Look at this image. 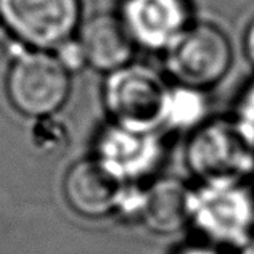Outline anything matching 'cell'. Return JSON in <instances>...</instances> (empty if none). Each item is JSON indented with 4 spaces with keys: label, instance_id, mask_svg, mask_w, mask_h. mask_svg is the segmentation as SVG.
I'll return each mask as SVG.
<instances>
[{
    "label": "cell",
    "instance_id": "obj_1",
    "mask_svg": "<svg viewBox=\"0 0 254 254\" xmlns=\"http://www.w3.org/2000/svg\"><path fill=\"white\" fill-rule=\"evenodd\" d=\"M171 89L159 72L143 64H126L108 72L103 102L115 124L137 132H156L168 124Z\"/></svg>",
    "mask_w": 254,
    "mask_h": 254
},
{
    "label": "cell",
    "instance_id": "obj_2",
    "mask_svg": "<svg viewBox=\"0 0 254 254\" xmlns=\"http://www.w3.org/2000/svg\"><path fill=\"white\" fill-rule=\"evenodd\" d=\"M185 163L201 184H242L254 169V146L235 121L216 119L191 135Z\"/></svg>",
    "mask_w": 254,
    "mask_h": 254
},
{
    "label": "cell",
    "instance_id": "obj_3",
    "mask_svg": "<svg viewBox=\"0 0 254 254\" xmlns=\"http://www.w3.org/2000/svg\"><path fill=\"white\" fill-rule=\"evenodd\" d=\"M69 89V72L55 55L44 50L16 55L6 76L11 105L31 118L55 115L68 100Z\"/></svg>",
    "mask_w": 254,
    "mask_h": 254
},
{
    "label": "cell",
    "instance_id": "obj_4",
    "mask_svg": "<svg viewBox=\"0 0 254 254\" xmlns=\"http://www.w3.org/2000/svg\"><path fill=\"white\" fill-rule=\"evenodd\" d=\"M81 19V0H0V21L32 50H57L72 39Z\"/></svg>",
    "mask_w": 254,
    "mask_h": 254
},
{
    "label": "cell",
    "instance_id": "obj_5",
    "mask_svg": "<svg viewBox=\"0 0 254 254\" xmlns=\"http://www.w3.org/2000/svg\"><path fill=\"white\" fill-rule=\"evenodd\" d=\"M190 222L212 242L233 248L251 235L254 201L242 184H201L191 190Z\"/></svg>",
    "mask_w": 254,
    "mask_h": 254
},
{
    "label": "cell",
    "instance_id": "obj_6",
    "mask_svg": "<svg viewBox=\"0 0 254 254\" xmlns=\"http://www.w3.org/2000/svg\"><path fill=\"white\" fill-rule=\"evenodd\" d=\"M232 64L229 39L211 24L189 26L166 50V68L184 87L203 90L216 85Z\"/></svg>",
    "mask_w": 254,
    "mask_h": 254
},
{
    "label": "cell",
    "instance_id": "obj_7",
    "mask_svg": "<svg viewBox=\"0 0 254 254\" xmlns=\"http://www.w3.org/2000/svg\"><path fill=\"white\" fill-rule=\"evenodd\" d=\"M64 196L77 214L90 219L105 217L130 206L127 182L97 158L84 159L69 169L64 179Z\"/></svg>",
    "mask_w": 254,
    "mask_h": 254
},
{
    "label": "cell",
    "instance_id": "obj_8",
    "mask_svg": "<svg viewBox=\"0 0 254 254\" xmlns=\"http://www.w3.org/2000/svg\"><path fill=\"white\" fill-rule=\"evenodd\" d=\"M187 0H124L121 21L135 45L168 50L190 26Z\"/></svg>",
    "mask_w": 254,
    "mask_h": 254
},
{
    "label": "cell",
    "instance_id": "obj_9",
    "mask_svg": "<svg viewBox=\"0 0 254 254\" xmlns=\"http://www.w3.org/2000/svg\"><path fill=\"white\" fill-rule=\"evenodd\" d=\"M97 159L124 182L150 174L161 159L163 146L156 132H137L111 124L100 132Z\"/></svg>",
    "mask_w": 254,
    "mask_h": 254
},
{
    "label": "cell",
    "instance_id": "obj_10",
    "mask_svg": "<svg viewBox=\"0 0 254 254\" xmlns=\"http://www.w3.org/2000/svg\"><path fill=\"white\" fill-rule=\"evenodd\" d=\"M77 42L85 63L103 72H113L129 64L135 47L121 18L113 15H97L85 21Z\"/></svg>",
    "mask_w": 254,
    "mask_h": 254
},
{
    "label": "cell",
    "instance_id": "obj_11",
    "mask_svg": "<svg viewBox=\"0 0 254 254\" xmlns=\"http://www.w3.org/2000/svg\"><path fill=\"white\" fill-rule=\"evenodd\" d=\"M191 190L176 179H161L138 193L137 209L150 230L169 235L190 224Z\"/></svg>",
    "mask_w": 254,
    "mask_h": 254
},
{
    "label": "cell",
    "instance_id": "obj_12",
    "mask_svg": "<svg viewBox=\"0 0 254 254\" xmlns=\"http://www.w3.org/2000/svg\"><path fill=\"white\" fill-rule=\"evenodd\" d=\"M204 110L206 106L201 97V92L182 85L180 89L171 92L168 124L180 126V127L191 126L203 116Z\"/></svg>",
    "mask_w": 254,
    "mask_h": 254
},
{
    "label": "cell",
    "instance_id": "obj_13",
    "mask_svg": "<svg viewBox=\"0 0 254 254\" xmlns=\"http://www.w3.org/2000/svg\"><path fill=\"white\" fill-rule=\"evenodd\" d=\"M235 124L245 138L254 146V82H251L240 97L235 113Z\"/></svg>",
    "mask_w": 254,
    "mask_h": 254
},
{
    "label": "cell",
    "instance_id": "obj_14",
    "mask_svg": "<svg viewBox=\"0 0 254 254\" xmlns=\"http://www.w3.org/2000/svg\"><path fill=\"white\" fill-rule=\"evenodd\" d=\"M55 52H57L55 57L58 58V62L64 66L68 72L81 69L82 66L85 64L84 53H82L81 45H79L77 41H72V39H69L68 42L60 45Z\"/></svg>",
    "mask_w": 254,
    "mask_h": 254
},
{
    "label": "cell",
    "instance_id": "obj_15",
    "mask_svg": "<svg viewBox=\"0 0 254 254\" xmlns=\"http://www.w3.org/2000/svg\"><path fill=\"white\" fill-rule=\"evenodd\" d=\"M245 50L246 55L251 60V63L254 64V19L250 23L248 29H246L245 34Z\"/></svg>",
    "mask_w": 254,
    "mask_h": 254
},
{
    "label": "cell",
    "instance_id": "obj_16",
    "mask_svg": "<svg viewBox=\"0 0 254 254\" xmlns=\"http://www.w3.org/2000/svg\"><path fill=\"white\" fill-rule=\"evenodd\" d=\"M232 250L233 251L230 254H254V235H250L245 242L233 246Z\"/></svg>",
    "mask_w": 254,
    "mask_h": 254
},
{
    "label": "cell",
    "instance_id": "obj_17",
    "mask_svg": "<svg viewBox=\"0 0 254 254\" xmlns=\"http://www.w3.org/2000/svg\"><path fill=\"white\" fill-rule=\"evenodd\" d=\"M179 254H217L209 248H203V246H191V248H185Z\"/></svg>",
    "mask_w": 254,
    "mask_h": 254
}]
</instances>
